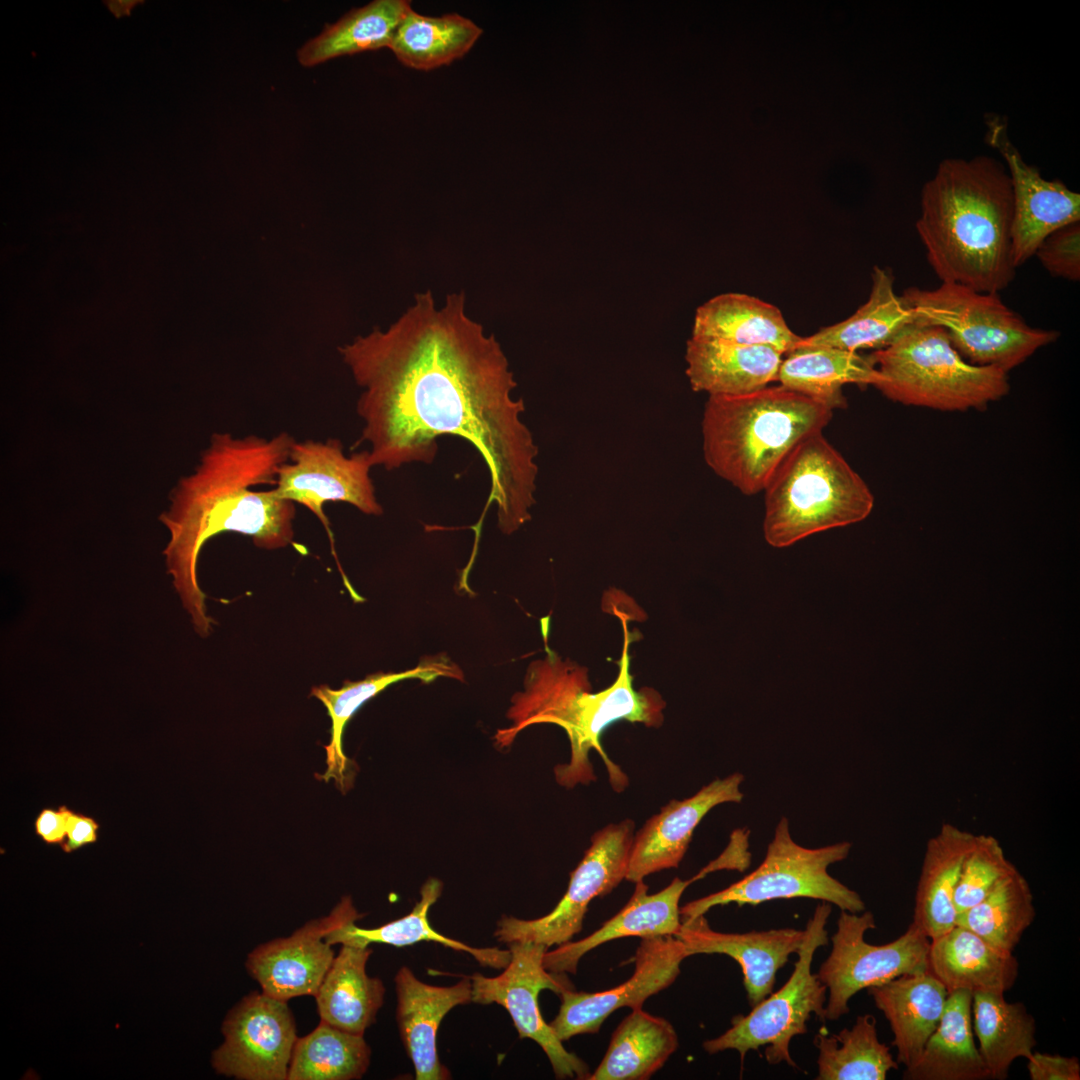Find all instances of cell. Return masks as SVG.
<instances>
[{"mask_svg":"<svg viewBox=\"0 0 1080 1080\" xmlns=\"http://www.w3.org/2000/svg\"><path fill=\"white\" fill-rule=\"evenodd\" d=\"M340 353L363 389L357 413L373 466L393 470L431 463L437 439L460 437L476 448L490 475L488 503L511 534L531 519L538 448L515 399L517 382L493 334L467 312L464 292L438 305L430 290L387 329Z\"/></svg>","mask_w":1080,"mask_h":1080,"instance_id":"obj_1","label":"cell"},{"mask_svg":"<svg viewBox=\"0 0 1080 1080\" xmlns=\"http://www.w3.org/2000/svg\"><path fill=\"white\" fill-rule=\"evenodd\" d=\"M294 442L287 432L270 439L214 433L194 471L180 478L170 493V504L159 517L169 533L165 565L201 637H207L213 625L197 572L206 542L223 532L248 536L267 550L293 541L295 504L278 497L273 488H255L275 485Z\"/></svg>","mask_w":1080,"mask_h":1080,"instance_id":"obj_2","label":"cell"},{"mask_svg":"<svg viewBox=\"0 0 1080 1080\" xmlns=\"http://www.w3.org/2000/svg\"><path fill=\"white\" fill-rule=\"evenodd\" d=\"M619 617L624 641L618 676L612 685L593 692L587 669L563 660L546 645L545 657L528 666L523 691L511 698L506 714L511 724L494 735L495 746L505 749L531 725L551 723L561 727L569 739L571 755L568 763L555 767L554 773L557 783L566 788L596 779L589 760L590 750L594 749L607 768L612 787L622 791L628 779L605 753L601 743L603 732L621 720L656 728L664 721L665 701L661 695L653 688L637 690L633 686L627 617L623 614Z\"/></svg>","mask_w":1080,"mask_h":1080,"instance_id":"obj_3","label":"cell"},{"mask_svg":"<svg viewBox=\"0 0 1080 1080\" xmlns=\"http://www.w3.org/2000/svg\"><path fill=\"white\" fill-rule=\"evenodd\" d=\"M1012 218V186L1002 163L949 158L923 186L916 229L941 283L999 293L1016 274Z\"/></svg>","mask_w":1080,"mask_h":1080,"instance_id":"obj_4","label":"cell"},{"mask_svg":"<svg viewBox=\"0 0 1080 1080\" xmlns=\"http://www.w3.org/2000/svg\"><path fill=\"white\" fill-rule=\"evenodd\" d=\"M832 415L821 402L781 385L740 396H709L701 424L705 462L744 495H755L786 456L822 432Z\"/></svg>","mask_w":1080,"mask_h":1080,"instance_id":"obj_5","label":"cell"},{"mask_svg":"<svg viewBox=\"0 0 1080 1080\" xmlns=\"http://www.w3.org/2000/svg\"><path fill=\"white\" fill-rule=\"evenodd\" d=\"M764 537L776 548L864 520L874 506L866 482L822 432L802 440L765 489Z\"/></svg>","mask_w":1080,"mask_h":1080,"instance_id":"obj_6","label":"cell"},{"mask_svg":"<svg viewBox=\"0 0 1080 1080\" xmlns=\"http://www.w3.org/2000/svg\"><path fill=\"white\" fill-rule=\"evenodd\" d=\"M869 357L878 373L874 387L904 405L939 411L981 410L1010 390L1006 372L970 364L942 327L917 319L892 344Z\"/></svg>","mask_w":1080,"mask_h":1080,"instance_id":"obj_7","label":"cell"},{"mask_svg":"<svg viewBox=\"0 0 1080 1080\" xmlns=\"http://www.w3.org/2000/svg\"><path fill=\"white\" fill-rule=\"evenodd\" d=\"M901 296L918 321L942 327L956 351L973 365L1008 373L1060 336L1055 330L1031 327L999 293L941 283L931 290L910 287Z\"/></svg>","mask_w":1080,"mask_h":1080,"instance_id":"obj_8","label":"cell"},{"mask_svg":"<svg viewBox=\"0 0 1080 1080\" xmlns=\"http://www.w3.org/2000/svg\"><path fill=\"white\" fill-rule=\"evenodd\" d=\"M851 847L849 842L815 849L800 846L791 838L788 820L783 817L762 863L727 888L680 907L681 920L705 915L715 906L730 903L755 906L793 898H811L848 912H863L865 903L861 896L828 873L830 865L848 857Z\"/></svg>","mask_w":1080,"mask_h":1080,"instance_id":"obj_9","label":"cell"},{"mask_svg":"<svg viewBox=\"0 0 1080 1080\" xmlns=\"http://www.w3.org/2000/svg\"><path fill=\"white\" fill-rule=\"evenodd\" d=\"M831 914L827 902L819 904L805 928V937L797 955L792 974L776 992L770 993L746 1015H737L731 1027L720 1036L703 1043L704 1050L716 1054L736 1050L743 1062L750 1050L766 1046L765 1058L770 1064L797 1065L790 1055L792 1038L807 1032V1021L814 1014L824 1020L826 986L812 972L816 950L828 943L826 925Z\"/></svg>","mask_w":1080,"mask_h":1080,"instance_id":"obj_10","label":"cell"},{"mask_svg":"<svg viewBox=\"0 0 1080 1080\" xmlns=\"http://www.w3.org/2000/svg\"><path fill=\"white\" fill-rule=\"evenodd\" d=\"M870 911L841 910L832 949L817 974L829 991L825 1021H836L849 1012V1001L858 992L898 976L928 970L930 939L913 923L897 939L882 945L865 940L875 929Z\"/></svg>","mask_w":1080,"mask_h":1080,"instance_id":"obj_11","label":"cell"},{"mask_svg":"<svg viewBox=\"0 0 1080 1080\" xmlns=\"http://www.w3.org/2000/svg\"><path fill=\"white\" fill-rule=\"evenodd\" d=\"M633 831L634 822L626 819L596 832L582 860L571 872L568 888L555 908L532 920L504 915L494 936L508 944L529 941L548 948L571 941L582 929L589 903L610 893L626 878Z\"/></svg>","mask_w":1080,"mask_h":1080,"instance_id":"obj_12","label":"cell"},{"mask_svg":"<svg viewBox=\"0 0 1080 1080\" xmlns=\"http://www.w3.org/2000/svg\"><path fill=\"white\" fill-rule=\"evenodd\" d=\"M511 958L504 971L495 977L474 973L471 1002L496 1003L511 1016L520 1038L535 1041L547 1055L557 1079L588 1080V1065L576 1054L567 1051L551 1026L541 1015L538 1003L540 991L549 989L556 994L573 989L564 974L547 971L543 965L549 950L543 944L517 941L509 943Z\"/></svg>","mask_w":1080,"mask_h":1080,"instance_id":"obj_13","label":"cell"},{"mask_svg":"<svg viewBox=\"0 0 1080 1080\" xmlns=\"http://www.w3.org/2000/svg\"><path fill=\"white\" fill-rule=\"evenodd\" d=\"M372 467L369 450L346 456L338 439L295 440L272 488L281 499L306 507L328 530L323 507L329 502L350 504L367 515L383 513L370 477Z\"/></svg>","mask_w":1080,"mask_h":1080,"instance_id":"obj_14","label":"cell"},{"mask_svg":"<svg viewBox=\"0 0 1080 1080\" xmlns=\"http://www.w3.org/2000/svg\"><path fill=\"white\" fill-rule=\"evenodd\" d=\"M224 1042L212 1054L218 1074L241 1080H287L298 1039L293 1014L264 992L244 996L222 1024Z\"/></svg>","mask_w":1080,"mask_h":1080,"instance_id":"obj_15","label":"cell"},{"mask_svg":"<svg viewBox=\"0 0 1080 1080\" xmlns=\"http://www.w3.org/2000/svg\"><path fill=\"white\" fill-rule=\"evenodd\" d=\"M986 140L1006 161L1013 194L1012 261L1017 269L1055 230L1080 220V195L1059 180L1043 178L1010 141L1004 117L989 115Z\"/></svg>","mask_w":1080,"mask_h":1080,"instance_id":"obj_16","label":"cell"},{"mask_svg":"<svg viewBox=\"0 0 1080 1080\" xmlns=\"http://www.w3.org/2000/svg\"><path fill=\"white\" fill-rule=\"evenodd\" d=\"M687 957L684 943L676 936L642 938L634 957V973L627 981L600 992L564 990L559 994V1012L549 1025L562 1042L581 1034H595L617 1009L642 1008L649 997L669 987Z\"/></svg>","mask_w":1080,"mask_h":1080,"instance_id":"obj_17","label":"cell"},{"mask_svg":"<svg viewBox=\"0 0 1080 1080\" xmlns=\"http://www.w3.org/2000/svg\"><path fill=\"white\" fill-rule=\"evenodd\" d=\"M362 916L351 898L344 897L328 916L307 922L288 937L257 946L248 954L246 969L261 991L274 998L315 996L335 957L326 935L346 920Z\"/></svg>","mask_w":1080,"mask_h":1080,"instance_id":"obj_18","label":"cell"},{"mask_svg":"<svg viewBox=\"0 0 1080 1080\" xmlns=\"http://www.w3.org/2000/svg\"><path fill=\"white\" fill-rule=\"evenodd\" d=\"M743 780L740 773L715 779L690 798L670 801L647 820L634 836L625 879L636 883L652 873L677 868L702 818L719 804L743 799Z\"/></svg>","mask_w":1080,"mask_h":1080,"instance_id":"obj_19","label":"cell"},{"mask_svg":"<svg viewBox=\"0 0 1080 1080\" xmlns=\"http://www.w3.org/2000/svg\"><path fill=\"white\" fill-rule=\"evenodd\" d=\"M681 921L675 936L684 943L689 956L724 954L740 965L751 1007L773 992L778 970L798 953L805 937V929L794 928L718 932L711 929L704 915Z\"/></svg>","mask_w":1080,"mask_h":1080,"instance_id":"obj_20","label":"cell"},{"mask_svg":"<svg viewBox=\"0 0 1080 1080\" xmlns=\"http://www.w3.org/2000/svg\"><path fill=\"white\" fill-rule=\"evenodd\" d=\"M396 1018L401 1039L409 1055L416 1080L450 1079L437 1053V1032L445 1015L454 1007L471 1002L469 977L442 987L420 981L406 966L395 976Z\"/></svg>","mask_w":1080,"mask_h":1080,"instance_id":"obj_21","label":"cell"},{"mask_svg":"<svg viewBox=\"0 0 1080 1080\" xmlns=\"http://www.w3.org/2000/svg\"><path fill=\"white\" fill-rule=\"evenodd\" d=\"M695 882L675 878L661 891L648 894L643 880L636 882L634 893L627 904L602 926L578 941L558 945L544 955V968L554 974H575L580 959L589 951L606 942L623 937L642 938L673 935L681 928L680 898L685 889Z\"/></svg>","mask_w":1080,"mask_h":1080,"instance_id":"obj_22","label":"cell"},{"mask_svg":"<svg viewBox=\"0 0 1080 1080\" xmlns=\"http://www.w3.org/2000/svg\"><path fill=\"white\" fill-rule=\"evenodd\" d=\"M782 356L769 346L691 337L686 344V376L695 392L745 395L777 381Z\"/></svg>","mask_w":1080,"mask_h":1080,"instance_id":"obj_23","label":"cell"},{"mask_svg":"<svg viewBox=\"0 0 1080 1080\" xmlns=\"http://www.w3.org/2000/svg\"><path fill=\"white\" fill-rule=\"evenodd\" d=\"M928 971L948 994L965 990L972 994L1005 995L1018 978L1019 962L1013 952L998 948L956 924L930 940Z\"/></svg>","mask_w":1080,"mask_h":1080,"instance_id":"obj_24","label":"cell"},{"mask_svg":"<svg viewBox=\"0 0 1080 1080\" xmlns=\"http://www.w3.org/2000/svg\"><path fill=\"white\" fill-rule=\"evenodd\" d=\"M867 991L890 1025L896 1061L910 1067L941 1020L946 988L925 970L898 976Z\"/></svg>","mask_w":1080,"mask_h":1080,"instance_id":"obj_25","label":"cell"},{"mask_svg":"<svg viewBox=\"0 0 1080 1080\" xmlns=\"http://www.w3.org/2000/svg\"><path fill=\"white\" fill-rule=\"evenodd\" d=\"M438 677L462 681L464 675L447 657L436 656L424 658L418 666L402 672H379L363 680L346 681L339 689H332L327 685L313 687L310 695L323 703L331 719L330 742L325 746L327 768L319 777L326 782L333 779L339 789L345 792L352 785L353 779L350 760L343 751V732L351 717L365 702L391 684L413 678L431 682Z\"/></svg>","mask_w":1080,"mask_h":1080,"instance_id":"obj_26","label":"cell"},{"mask_svg":"<svg viewBox=\"0 0 1080 1080\" xmlns=\"http://www.w3.org/2000/svg\"><path fill=\"white\" fill-rule=\"evenodd\" d=\"M976 834L950 823L928 840L918 880L912 923L930 940L956 925L954 894Z\"/></svg>","mask_w":1080,"mask_h":1080,"instance_id":"obj_27","label":"cell"},{"mask_svg":"<svg viewBox=\"0 0 1080 1080\" xmlns=\"http://www.w3.org/2000/svg\"><path fill=\"white\" fill-rule=\"evenodd\" d=\"M692 338L769 346L783 355L801 339L788 327L779 308L742 293L720 294L699 306Z\"/></svg>","mask_w":1080,"mask_h":1080,"instance_id":"obj_28","label":"cell"},{"mask_svg":"<svg viewBox=\"0 0 1080 1080\" xmlns=\"http://www.w3.org/2000/svg\"><path fill=\"white\" fill-rule=\"evenodd\" d=\"M877 380L878 373L869 355L799 342L782 360L777 377L781 386L832 410L847 406L842 392L844 385L874 386Z\"/></svg>","mask_w":1080,"mask_h":1080,"instance_id":"obj_29","label":"cell"},{"mask_svg":"<svg viewBox=\"0 0 1080 1080\" xmlns=\"http://www.w3.org/2000/svg\"><path fill=\"white\" fill-rule=\"evenodd\" d=\"M371 953L369 946L341 945L314 996L321 1021L359 1035L374 1023L385 988L366 972Z\"/></svg>","mask_w":1080,"mask_h":1080,"instance_id":"obj_30","label":"cell"},{"mask_svg":"<svg viewBox=\"0 0 1080 1080\" xmlns=\"http://www.w3.org/2000/svg\"><path fill=\"white\" fill-rule=\"evenodd\" d=\"M972 993L948 994L941 1020L905 1080H984L988 1070L974 1040Z\"/></svg>","mask_w":1080,"mask_h":1080,"instance_id":"obj_31","label":"cell"},{"mask_svg":"<svg viewBox=\"0 0 1080 1080\" xmlns=\"http://www.w3.org/2000/svg\"><path fill=\"white\" fill-rule=\"evenodd\" d=\"M915 321L913 311L895 293L892 273L875 266L868 300L847 319L801 337L799 343L852 352L876 351L892 344Z\"/></svg>","mask_w":1080,"mask_h":1080,"instance_id":"obj_32","label":"cell"},{"mask_svg":"<svg viewBox=\"0 0 1080 1080\" xmlns=\"http://www.w3.org/2000/svg\"><path fill=\"white\" fill-rule=\"evenodd\" d=\"M442 888L443 884L439 879L429 878L421 888L420 900L409 914L375 928L359 927L355 922L360 917H353L331 930L325 939L331 945L347 944L359 947H368L373 943L405 947L431 941L456 951L467 952L483 966L504 969L511 958L509 949L471 947L448 938L431 927L428 911L440 897Z\"/></svg>","mask_w":1080,"mask_h":1080,"instance_id":"obj_33","label":"cell"},{"mask_svg":"<svg viewBox=\"0 0 1080 1080\" xmlns=\"http://www.w3.org/2000/svg\"><path fill=\"white\" fill-rule=\"evenodd\" d=\"M672 1024L632 1009L612 1034L607 1051L588 1080H646L660 1070L678 1048Z\"/></svg>","mask_w":1080,"mask_h":1080,"instance_id":"obj_34","label":"cell"},{"mask_svg":"<svg viewBox=\"0 0 1080 1080\" xmlns=\"http://www.w3.org/2000/svg\"><path fill=\"white\" fill-rule=\"evenodd\" d=\"M972 995L973 1032L989 1079L1004 1080L1016 1059L1033 1053L1036 1020L1022 1002H1008L1002 994Z\"/></svg>","mask_w":1080,"mask_h":1080,"instance_id":"obj_35","label":"cell"},{"mask_svg":"<svg viewBox=\"0 0 1080 1080\" xmlns=\"http://www.w3.org/2000/svg\"><path fill=\"white\" fill-rule=\"evenodd\" d=\"M410 9L405 0H375L354 9L304 44L297 53L298 61L313 67L340 56L389 48Z\"/></svg>","mask_w":1080,"mask_h":1080,"instance_id":"obj_36","label":"cell"},{"mask_svg":"<svg viewBox=\"0 0 1080 1080\" xmlns=\"http://www.w3.org/2000/svg\"><path fill=\"white\" fill-rule=\"evenodd\" d=\"M481 33L480 27L459 14L429 17L411 8L389 48L403 65L427 71L463 57Z\"/></svg>","mask_w":1080,"mask_h":1080,"instance_id":"obj_37","label":"cell"},{"mask_svg":"<svg viewBox=\"0 0 1080 1080\" xmlns=\"http://www.w3.org/2000/svg\"><path fill=\"white\" fill-rule=\"evenodd\" d=\"M877 1021L871 1014L860 1015L851 1028L837 1034L818 1033L817 1080H885L899 1063L889 1046L879 1041Z\"/></svg>","mask_w":1080,"mask_h":1080,"instance_id":"obj_38","label":"cell"},{"mask_svg":"<svg viewBox=\"0 0 1080 1080\" xmlns=\"http://www.w3.org/2000/svg\"><path fill=\"white\" fill-rule=\"evenodd\" d=\"M363 1036L320 1021L313 1031L297 1039L287 1080L360 1079L371 1055Z\"/></svg>","mask_w":1080,"mask_h":1080,"instance_id":"obj_39","label":"cell"},{"mask_svg":"<svg viewBox=\"0 0 1080 1080\" xmlns=\"http://www.w3.org/2000/svg\"><path fill=\"white\" fill-rule=\"evenodd\" d=\"M1035 916L1030 885L1015 868L982 901L958 914L956 924L1013 952Z\"/></svg>","mask_w":1080,"mask_h":1080,"instance_id":"obj_40","label":"cell"},{"mask_svg":"<svg viewBox=\"0 0 1080 1080\" xmlns=\"http://www.w3.org/2000/svg\"><path fill=\"white\" fill-rule=\"evenodd\" d=\"M1015 868L994 836L976 835L962 864L954 894L957 915L982 901Z\"/></svg>","mask_w":1080,"mask_h":1080,"instance_id":"obj_41","label":"cell"},{"mask_svg":"<svg viewBox=\"0 0 1080 1080\" xmlns=\"http://www.w3.org/2000/svg\"><path fill=\"white\" fill-rule=\"evenodd\" d=\"M1034 256L1047 272L1069 281L1080 279V224L1075 222L1049 234Z\"/></svg>","mask_w":1080,"mask_h":1080,"instance_id":"obj_42","label":"cell"},{"mask_svg":"<svg viewBox=\"0 0 1080 1080\" xmlns=\"http://www.w3.org/2000/svg\"><path fill=\"white\" fill-rule=\"evenodd\" d=\"M1031 1080H1079L1080 1062L1077 1057L1033 1051L1027 1059Z\"/></svg>","mask_w":1080,"mask_h":1080,"instance_id":"obj_43","label":"cell"},{"mask_svg":"<svg viewBox=\"0 0 1080 1080\" xmlns=\"http://www.w3.org/2000/svg\"><path fill=\"white\" fill-rule=\"evenodd\" d=\"M748 832L736 830L725 850L714 860L702 868L694 877L697 881L709 873L719 870H738L740 872L748 868L751 855L748 850Z\"/></svg>","mask_w":1080,"mask_h":1080,"instance_id":"obj_44","label":"cell"},{"mask_svg":"<svg viewBox=\"0 0 1080 1080\" xmlns=\"http://www.w3.org/2000/svg\"><path fill=\"white\" fill-rule=\"evenodd\" d=\"M71 810L66 805L43 808L34 820L35 834L47 845L62 846L66 841Z\"/></svg>","mask_w":1080,"mask_h":1080,"instance_id":"obj_45","label":"cell"},{"mask_svg":"<svg viewBox=\"0 0 1080 1080\" xmlns=\"http://www.w3.org/2000/svg\"><path fill=\"white\" fill-rule=\"evenodd\" d=\"M100 824L92 817L71 810L66 841L61 846L65 853H71L98 840Z\"/></svg>","mask_w":1080,"mask_h":1080,"instance_id":"obj_46","label":"cell"}]
</instances>
